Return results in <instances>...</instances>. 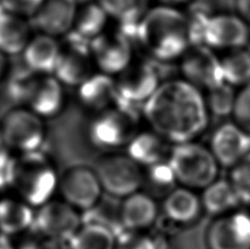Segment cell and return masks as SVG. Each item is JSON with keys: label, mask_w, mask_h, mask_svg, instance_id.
Returning a JSON list of instances; mask_svg holds the SVG:
<instances>
[{"label": "cell", "mask_w": 250, "mask_h": 249, "mask_svg": "<svg viewBox=\"0 0 250 249\" xmlns=\"http://www.w3.org/2000/svg\"><path fill=\"white\" fill-rule=\"evenodd\" d=\"M59 182L54 166L39 150L15 158L12 188L31 207L40 208L50 202Z\"/></svg>", "instance_id": "obj_4"}, {"label": "cell", "mask_w": 250, "mask_h": 249, "mask_svg": "<svg viewBox=\"0 0 250 249\" xmlns=\"http://www.w3.org/2000/svg\"><path fill=\"white\" fill-rule=\"evenodd\" d=\"M4 11H3V8H2V4H1V0H0V15H2Z\"/></svg>", "instance_id": "obj_44"}, {"label": "cell", "mask_w": 250, "mask_h": 249, "mask_svg": "<svg viewBox=\"0 0 250 249\" xmlns=\"http://www.w3.org/2000/svg\"><path fill=\"white\" fill-rule=\"evenodd\" d=\"M32 208L23 200H0V233L4 236H12L33 226L35 213Z\"/></svg>", "instance_id": "obj_25"}, {"label": "cell", "mask_w": 250, "mask_h": 249, "mask_svg": "<svg viewBox=\"0 0 250 249\" xmlns=\"http://www.w3.org/2000/svg\"><path fill=\"white\" fill-rule=\"evenodd\" d=\"M68 244L70 249H115L117 239L108 226L88 223L80 226Z\"/></svg>", "instance_id": "obj_29"}, {"label": "cell", "mask_w": 250, "mask_h": 249, "mask_svg": "<svg viewBox=\"0 0 250 249\" xmlns=\"http://www.w3.org/2000/svg\"><path fill=\"white\" fill-rule=\"evenodd\" d=\"M32 249H70V246L67 242L44 237L43 241L38 243Z\"/></svg>", "instance_id": "obj_37"}, {"label": "cell", "mask_w": 250, "mask_h": 249, "mask_svg": "<svg viewBox=\"0 0 250 249\" xmlns=\"http://www.w3.org/2000/svg\"><path fill=\"white\" fill-rule=\"evenodd\" d=\"M138 110L125 104H115L100 112L89 126V139L97 147L111 149L127 145L140 130Z\"/></svg>", "instance_id": "obj_6"}, {"label": "cell", "mask_w": 250, "mask_h": 249, "mask_svg": "<svg viewBox=\"0 0 250 249\" xmlns=\"http://www.w3.org/2000/svg\"><path fill=\"white\" fill-rule=\"evenodd\" d=\"M62 86L64 84L53 75H41L26 105L42 119L55 117L64 106Z\"/></svg>", "instance_id": "obj_21"}, {"label": "cell", "mask_w": 250, "mask_h": 249, "mask_svg": "<svg viewBox=\"0 0 250 249\" xmlns=\"http://www.w3.org/2000/svg\"><path fill=\"white\" fill-rule=\"evenodd\" d=\"M208 249H250V213L235 210L217 216L205 235Z\"/></svg>", "instance_id": "obj_13"}, {"label": "cell", "mask_w": 250, "mask_h": 249, "mask_svg": "<svg viewBox=\"0 0 250 249\" xmlns=\"http://www.w3.org/2000/svg\"><path fill=\"white\" fill-rule=\"evenodd\" d=\"M74 1H75V2H77V3H78L79 1H83V0H74Z\"/></svg>", "instance_id": "obj_45"}, {"label": "cell", "mask_w": 250, "mask_h": 249, "mask_svg": "<svg viewBox=\"0 0 250 249\" xmlns=\"http://www.w3.org/2000/svg\"><path fill=\"white\" fill-rule=\"evenodd\" d=\"M182 78L204 93L225 83L221 56L204 45H192L181 57Z\"/></svg>", "instance_id": "obj_11"}, {"label": "cell", "mask_w": 250, "mask_h": 249, "mask_svg": "<svg viewBox=\"0 0 250 249\" xmlns=\"http://www.w3.org/2000/svg\"><path fill=\"white\" fill-rule=\"evenodd\" d=\"M10 150L11 149L9 148V146L2 139V136L0 135V170L10 166L13 162V157H11Z\"/></svg>", "instance_id": "obj_38"}, {"label": "cell", "mask_w": 250, "mask_h": 249, "mask_svg": "<svg viewBox=\"0 0 250 249\" xmlns=\"http://www.w3.org/2000/svg\"><path fill=\"white\" fill-rule=\"evenodd\" d=\"M0 249H15L8 236H4L2 234L0 235Z\"/></svg>", "instance_id": "obj_43"}, {"label": "cell", "mask_w": 250, "mask_h": 249, "mask_svg": "<svg viewBox=\"0 0 250 249\" xmlns=\"http://www.w3.org/2000/svg\"><path fill=\"white\" fill-rule=\"evenodd\" d=\"M221 62L225 83L236 89L250 83V51L247 47L225 52Z\"/></svg>", "instance_id": "obj_30"}, {"label": "cell", "mask_w": 250, "mask_h": 249, "mask_svg": "<svg viewBox=\"0 0 250 249\" xmlns=\"http://www.w3.org/2000/svg\"><path fill=\"white\" fill-rule=\"evenodd\" d=\"M164 82L157 62L134 61L115 76L118 104L144 106Z\"/></svg>", "instance_id": "obj_7"}, {"label": "cell", "mask_w": 250, "mask_h": 249, "mask_svg": "<svg viewBox=\"0 0 250 249\" xmlns=\"http://www.w3.org/2000/svg\"><path fill=\"white\" fill-rule=\"evenodd\" d=\"M141 167L127 155L112 154L101 158L95 170L102 189L114 197L126 198L142 187L144 175Z\"/></svg>", "instance_id": "obj_10"}, {"label": "cell", "mask_w": 250, "mask_h": 249, "mask_svg": "<svg viewBox=\"0 0 250 249\" xmlns=\"http://www.w3.org/2000/svg\"><path fill=\"white\" fill-rule=\"evenodd\" d=\"M147 178L155 188L169 190V192L175 189L173 187L178 184L175 172H173L170 164L168 163V159L148 167Z\"/></svg>", "instance_id": "obj_34"}, {"label": "cell", "mask_w": 250, "mask_h": 249, "mask_svg": "<svg viewBox=\"0 0 250 249\" xmlns=\"http://www.w3.org/2000/svg\"><path fill=\"white\" fill-rule=\"evenodd\" d=\"M8 69V63H7V56L3 53L0 52V78H1L4 73Z\"/></svg>", "instance_id": "obj_42"}, {"label": "cell", "mask_w": 250, "mask_h": 249, "mask_svg": "<svg viewBox=\"0 0 250 249\" xmlns=\"http://www.w3.org/2000/svg\"><path fill=\"white\" fill-rule=\"evenodd\" d=\"M77 10L74 0H45L31 18V24L43 34L65 37L73 31Z\"/></svg>", "instance_id": "obj_17"}, {"label": "cell", "mask_w": 250, "mask_h": 249, "mask_svg": "<svg viewBox=\"0 0 250 249\" xmlns=\"http://www.w3.org/2000/svg\"><path fill=\"white\" fill-rule=\"evenodd\" d=\"M59 189L66 203L83 211L95 208L104 191L95 169L86 166L69 168L60 179Z\"/></svg>", "instance_id": "obj_12"}, {"label": "cell", "mask_w": 250, "mask_h": 249, "mask_svg": "<svg viewBox=\"0 0 250 249\" xmlns=\"http://www.w3.org/2000/svg\"><path fill=\"white\" fill-rule=\"evenodd\" d=\"M189 17L192 45H204L213 51L229 52L246 48L250 43V25L237 13H208L194 10Z\"/></svg>", "instance_id": "obj_3"}, {"label": "cell", "mask_w": 250, "mask_h": 249, "mask_svg": "<svg viewBox=\"0 0 250 249\" xmlns=\"http://www.w3.org/2000/svg\"><path fill=\"white\" fill-rule=\"evenodd\" d=\"M162 4L165 6H171V7H178L182 6V4H188L193 2L194 0H157Z\"/></svg>", "instance_id": "obj_41"}, {"label": "cell", "mask_w": 250, "mask_h": 249, "mask_svg": "<svg viewBox=\"0 0 250 249\" xmlns=\"http://www.w3.org/2000/svg\"><path fill=\"white\" fill-rule=\"evenodd\" d=\"M31 25L26 19L10 13L0 15V52L19 56L31 40Z\"/></svg>", "instance_id": "obj_24"}, {"label": "cell", "mask_w": 250, "mask_h": 249, "mask_svg": "<svg viewBox=\"0 0 250 249\" xmlns=\"http://www.w3.org/2000/svg\"><path fill=\"white\" fill-rule=\"evenodd\" d=\"M78 88V99L87 109L98 113L118 104L115 78L104 73H95Z\"/></svg>", "instance_id": "obj_19"}, {"label": "cell", "mask_w": 250, "mask_h": 249, "mask_svg": "<svg viewBox=\"0 0 250 249\" xmlns=\"http://www.w3.org/2000/svg\"><path fill=\"white\" fill-rule=\"evenodd\" d=\"M143 114L153 131L173 145L194 142L211 121L205 93L184 78L160 84Z\"/></svg>", "instance_id": "obj_1"}, {"label": "cell", "mask_w": 250, "mask_h": 249, "mask_svg": "<svg viewBox=\"0 0 250 249\" xmlns=\"http://www.w3.org/2000/svg\"><path fill=\"white\" fill-rule=\"evenodd\" d=\"M109 17L118 21V32L137 43L143 17L148 10V0H98Z\"/></svg>", "instance_id": "obj_18"}, {"label": "cell", "mask_w": 250, "mask_h": 249, "mask_svg": "<svg viewBox=\"0 0 250 249\" xmlns=\"http://www.w3.org/2000/svg\"><path fill=\"white\" fill-rule=\"evenodd\" d=\"M236 93L237 89L223 83L220 87L214 88L207 92V104L211 118L225 120L233 115Z\"/></svg>", "instance_id": "obj_32"}, {"label": "cell", "mask_w": 250, "mask_h": 249, "mask_svg": "<svg viewBox=\"0 0 250 249\" xmlns=\"http://www.w3.org/2000/svg\"><path fill=\"white\" fill-rule=\"evenodd\" d=\"M109 16L99 3L88 2L78 8L73 32L80 38L92 42L93 40L104 33Z\"/></svg>", "instance_id": "obj_28"}, {"label": "cell", "mask_w": 250, "mask_h": 249, "mask_svg": "<svg viewBox=\"0 0 250 249\" xmlns=\"http://www.w3.org/2000/svg\"><path fill=\"white\" fill-rule=\"evenodd\" d=\"M45 0H1L3 11L18 17L32 18Z\"/></svg>", "instance_id": "obj_36"}, {"label": "cell", "mask_w": 250, "mask_h": 249, "mask_svg": "<svg viewBox=\"0 0 250 249\" xmlns=\"http://www.w3.org/2000/svg\"><path fill=\"white\" fill-rule=\"evenodd\" d=\"M0 135L9 148L21 154L37 152L45 139L43 120L29 108L9 110L0 121Z\"/></svg>", "instance_id": "obj_8"}, {"label": "cell", "mask_w": 250, "mask_h": 249, "mask_svg": "<svg viewBox=\"0 0 250 249\" xmlns=\"http://www.w3.org/2000/svg\"><path fill=\"white\" fill-rule=\"evenodd\" d=\"M201 197L186 187L175 188L164 201V212L169 220L176 223L188 224L194 222L202 211Z\"/></svg>", "instance_id": "obj_23"}, {"label": "cell", "mask_w": 250, "mask_h": 249, "mask_svg": "<svg viewBox=\"0 0 250 249\" xmlns=\"http://www.w3.org/2000/svg\"><path fill=\"white\" fill-rule=\"evenodd\" d=\"M33 225L43 237L68 243L82 226V220L68 203L51 200L39 208Z\"/></svg>", "instance_id": "obj_14"}, {"label": "cell", "mask_w": 250, "mask_h": 249, "mask_svg": "<svg viewBox=\"0 0 250 249\" xmlns=\"http://www.w3.org/2000/svg\"><path fill=\"white\" fill-rule=\"evenodd\" d=\"M166 143L167 142L154 131L138 132L126 145V155L140 166L148 168L165 161Z\"/></svg>", "instance_id": "obj_26"}, {"label": "cell", "mask_w": 250, "mask_h": 249, "mask_svg": "<svg viewBox=\"0 0 250 249\" xmlns=\"http://www.w3.org/2000/svg\"><path fill=\"white\" fill-rule=\"evenodd\" d=\"M157 213L158 208L155 200L148 194L137 191L125 198L120 216L125 228L141 230L154 223Z\"/></svg>", "instance_id": "obj_22"}, {"label": "cell", "mask_w": 250, "mask_h": 249, "mask_svg": "<svg viewBox=\"0 0 250 249\" xmlns=\"http://www.w3.org/2000/svg\"><path fill=\"white\" fill-rule=\"evenodd\" d=\"M40 76L25 65L21 57L20 62H17L8 72V96L16 104L26 105Z\"/></svg>", "instance_id": "obj_31"}, {"label": "cell", "mask_w": 250, "mask_h": 249, "mask_svg": "<svg viewBox=\"0 0 250 249\" xmlns=\"http://www.w3.org/2000/svg\"><path fill=\"white\" fill-rule=\"evenodd\" d=\"M127 249H157V245L149 237H141L134 241Z\"/></svg>", "instance_id": "obj_40"}, {"label": "cell", "mask_w": 250, "mask_h": 249, "mask_svg": "<svg viewBox=\"0 0 250 249\" xmlns=\"http://www.w3.org/2000/svg\"><path fill=\"white\" fill-rule=\"evenodd\" d=\"M229 181L238 195L240 204L250 207V153L231 168Z\"/></svg>", "instance_id": "obj_33"}, {"label": "cell", "mask_w": 250, "mask_h": 249, "mask_svg": "<svg viewBox=\"0 0 250 249\" xmlns=\"http://www.w3.org/2000/svg\"><path fill=\"white\" fill-rule=\"evenodd\" d=\"M21 55L32 72L39 75H54L61 55V43L51 35L40 33L31 38Z\"/></svg>", "instance_id": "obj_20"}, {"label": "cell", "mask_w": 250, "mask_h": 249, "mask_svg": "<svg viewBox=\"0 0 250 249\" xmlns=\"http://www.w3.org/2000/svg\"><path fill=\"white\" fill-rule=\"evenodd\" d=\"M231 119L250 134V83L237 89Z\"/></svg>", "instance_id": "obj_35"}, {"label": "cell", "mask_w": 250, "mask_h": 249, "mask_svg": "<svg viewBox=\"0 0 250 249\" xmlns=\"http://www.w3.org/2000/svg\"><path fill=\"white\" fill-rule=\"evenodd\" d=\"M236 13L250 25V0H235Z\"/></svg>", "instance_id": "obj_39"}, {"label": "cell", "mask_w": 250, "mask_h": 249, "mask_svg": "<svg viewBox=\"0 0 250 249\" xmlns=\"http://www.w3.org/2000/svg\"><path fill=\"white\" fill-rule=\"evenodd\" d=\"M208 148L218 165L231 169L250 153V134L233 120L225 121L212 133Z\"/></svg>", "instance_id": "obj_15"}, {"label": "cell", "mask_w": 250, "mask_h": 249, "mask_svg": "<svg viewBox=\"0 0 250 249\" xmlns=\"http://www.w3.org/2000/svg\"><path fill=\"white\" fill-rule=\"evenodd\" d=\"M178 184L189 189H205L217 180L220 165L208 147L198 142L173 145L168 156Z\"/></svg>", "instance_id": "obj_5"}, {"label": "cell", "mask_w": 250, "mask_h": 249, "mask_svg": "<svg viewBox=\"0 0 250 249\" xmlns=\"http://www.w3.org/2000/svg\"><path fill=\"white\" fill-rule=\"evenodd\" d=\"M95 67L91 42L80 38L73 31L65 35L64 41L61 43V55L54 76L65 86L79 87L95 74Z\"/></svg>", "instance_id": "obj_9"}, {"label": "cell", "mask_w": 250, "mask_h": 249, "mask_svg": "<svg viewBox=\"0 0 250 249\" xmlns=\"http://www.w3.org/2000/svg\"><path fill=\"white\" fill-rule=\"evenodd\" d=\"M137 43L157 63L180 61L191 47L189 17L178 7L148 9L138 30Z\"/></svg>", "instance_id": "obj_2"}, {"label": "cell", "mask_w": 250, "mask_h": 249, "mask_svg": "<svg viewBox=\"0 0 250 249\" xmlns=\"http://www.w3.org/2000/svg\"><path fill=\"white\" fill-rule=\"evenodd\" d=\"M202 207L208 214L221 216L235 211L240 204L239 198L229 180L217 179L207 188L201 195Z\"/></svg>", "instance_id": "obj_27"}, {"label": "cell", "mask_w": 250, "mask_h": 249, "mask_svg": "<svg viewBox=\"0 0 250 249\" xmlns=\"http://www.w3.org/2000/svg\"><path fill=\"white\" fill-rule=\"evenodd\" d=\"M91 51L96 67L110 76H117L133 62V43L118 31L93 40Z\"/></svg>", "instance_id": "obj_16"}]
</instances>
